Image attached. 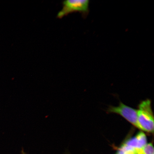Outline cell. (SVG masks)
<instances>
[{"label":"cell","mask_w":154,"mask_h":154,"mask_svg":"<svg viewBox=\"0 0 154 154\" xmlns=\"http://www.w3.org/2000/svg\"><path fill=\"white\" fill-rule=\"evenodd\" d=\"M137 110L138 128L144 131L153 133L154 116L149 100L142 101Z\"/></svg>","instance_id":"1"},{"label":"cell","mask_w":154,"mask_h":154,"mask_svg":"<svg viewBox=\"0 0 154 154\" xmlns=\"http://www.w3.org/2000/svg\"><path fill=\"white\" fill-rule=\"evenodd\" d=\"M88 0H67L63 2V8L58 13L57 18H61L71 13L79 11L83 15L87 14L89 11Z\"/></svg>","instance_id":"2"},{"label":"cell","mask_w":154,"mask_h":154,"mask_svg":"<svg viewBox=\"0 0 154 154\" xmlns=\"http://www.w3.org/2000/svg\"><path fill=\"white\" fill-rule=\"evenodd\" d=\"M109 112L120 115L126 120L138 128L137 110L121 103L117 107H111Z\"/></svg>","instance_id":"3"},{"label":"cell","mask_w":154,"mask_h":154,"mask_svg":"<svg viewBox=\"0 0 154 154\" xmlns=\"http://www.w3.org/2000/svg\"><path fill=\"white\" fill-rule=\"evenodd\" d=\"M123 144L135 149H141L147 144V137L145 134L140 132L134 137L126 140Z\"/></svg>","instance_id":"4"},{"label":"cell","mask_w":154,"mask_h":154,"mask_svg":"<svg viewBox=\"0 0 154 154\" xmlns=\"http://www.w3.org/2000/svg\"><path fill=\"white\" fill-rule=\"evenodd\" d=\"M141 149L143 154H154L153 144L151 143H147Z\"/></svg>","instance_id":"5"},{"label":"cell","mask_w":154,"mask_h":154,"mask_svg":"<svg viewBox=\"0 0 154 154\" xmlns=\"http://www.w3.org/2000/svg\"><path fill=\"white\" fill-rule=\"evenodd\" d=\"M21 154H27L24 151V149H22V151L21 152Z\"/></svg>","instance_id":"6"}]
</instances>
